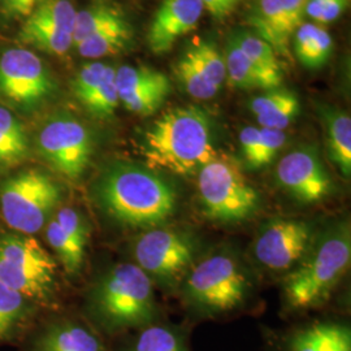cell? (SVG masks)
<instances>
[{
  "label": "cell",
  "mask_w": 351,
  "mask_h": 351,
  "mask_svg": "<svg viewBox=\"0 0 351 351\" xmlns=\"http://www.w3.org/2000/svg\"><path fill=\"white\" fill-rule=\"evenodd\" d=\"M202 211L220 224L247 221L259 210L261 197L237 164L216 158L197 172Z\"/></svg>",
  "instance_id": "cell-7"
},
{
  "label": "cell",
  "mask_w": 351,
  "mask_h": 351,
  "mask_svg": "<svg viewBox=\"0 0 351 351\" xmlns=\"http://www.w3.org/2000/svg\"><path fill=\"white\" fill-rule=\"evenodd\" d=\"M226 77L233 86L239 88H264L272 90L274 86L268 78L251 63L250 59L242 52L239 45L232 39L226 46Z\"/></svg>",
  "instance_id": "cell-27"
},
{
  "label": "cell",
  "mask_w": 351,
  "mask_h": 351,
  "mask_svg": "<svg viewBox=\"0 0 351 351\" xmlns=\"http://www.w3.org/2000/svg\"><path fill=\"white\" fill-rule=\"evenodd\" d=\"M116 86L120 103L142 117L158 112L172 93L169 78L146 65L116 69Z\"/></svg>",
  "instance_id": "cell-14"
},
{
  "label": "cell",
  "mask_w": 351,
  "mask_h": 351,
  "mask_svg": "<svg viewBox=\"0 0 351 351\" xmlns=\"http://www.w3.org/2000/svg\"><path fill=\"white\" fill-rule=\"evenodd\" d=\"M37 351H104L101 339L88 328L62 323L50 328L38 341Z\"/></svg>",
  "instance_id": "cell-23"
},
{
  "label": "cell",
  "mask_w": 351,
  "mask_h": 351,
  "mask_svg": "<svg viewBox=\"0 0 351 351\" xmlns=\"http://www.w3.org/2000/svg\"><path fill=\"white\" fill-rule=\"evenodd\" d=\"M308 0H256L249 16L255 36L265 40L276 53L288 55L289 45L303 24Z\"/></svg>",
  "instance_id": "cell-15"
},
{
  "label": "cell",
  "mask_w": 351,
  "mask_h": 351,
  "mask_svg": "<svg viewBox=\"0 0 351 351\" xmlns=\"http://www.w3.org/2000/svg\"><path fill=\"white\" fill-rule=\"evenodd\" d=\"M348 4H349V0H329L324 11L322 13L319 24L326 25L339 20V16L346 11Z\"/></svg>",
  "instance_id": "cell-38"
},
{
  "label": "cell",
  "mask_w": 351,
  "mask_h": 351,
  "mask_svg": "<svg viewBox=\"0 0 351 351\" xmlns=\"http://www.w3.org/2000/svg\"><path fill=\"white\" fill-rule=\"evenodd\" d=\"M17 38L25 46L55 56L65 55L73 46L72 34L30 19H26L24 21Z\"/></svg>",
  "instance_id": "cell-26"
},
{
  "label": "cell",
  "mask_w": 351,
  "mask_h": 351,
  "mask_svg": "<svg viewBox=\"0 0 351 351\" xmlns=\"http://www.w3.org/2000/svg\"><path fill=\"white\" fill-rule=\"evenodd\" d=\"M133 30L129 21L124 19L112 25L106 26L93 36L80 42L75 49L82 58L101 59L125 50L132 42Z\"/></svg>",
  "instance_id": "cell-24"
},
{
  "label": "cell",
  "mask_w": 351,
  "mask_h": 351,
  "mask_svg": "<svg viewBox=\"0 0 351 351\" xmlns=\"http://www.w3.org/2000/svg\"><path fill=\"white\" fill-rule=\"evenodd\" d=\"M42 0H0V11L7 19H27Z\"/></svg>",
  "instance_id": "cell-37"
},
{
  "label": "cell",
  "mask_w": 351,
  "mask_h": 351,
  "mask_svg": "<svg viewBox=\"0 0 351 351\" xmlns=\"http://www.w3.org/2000/svg\"><path fill=\"white\" fill-rule=\"evenodd\" d=\"M64 189L47 172L26 168L0 181V213L14 232L33 236L60 208Z\"/></svg>",
  "instance_id": "cell-5"
},
{
  "label": "cell",
  "mask_w": 351,
  "mask_h": 351,
  "mask_svg": "<svg viewBox=\"0 0 351 351\" xmlns=\"http://www.w3.org/2000/svg\"><path fill=\"white\" fill-rule=\"evenodd\" d=\"M88 308L113 330L149 323L156 311L151 277L137 264L113 265L88 291Z\"/></svg>",
  "instance_id": "cell-3"
},
{
  "label": "cell",
  "mask_w": 351,
  "mask_h": 351,
  "mask_svg": "<svg viewBox=\"0 0 351 351\" xmlns=\"http://www.w3.org/2000/svg\"><path fill=\"white\" fill-rule=\"evenodd\" d=\"M185 56L211 85L220 88L226 78V59L211 40H201Z\"/></svg>",
  "instance_id": "cell-30"
},
{
  "label": "cell",
  "mask_w": 351,
  "mask_h": 351,
  "mask_svg": "<svg viewBox=\"0 0 351 351\" xmlns=\"http://www.w3.org/2000/svg\"><path fill=\"white\" fill-rule=\"evenodd\" d=\"M94 201L108 219L125 228L150 229L177 210V191L155 169L139 164H108L93 186Z\"/></svg>",
  "instance_id": "cell-1"
},
{
  "label": "cell",
  "mask_w": 351,
  "mask_h": 351,
  "mask_svg": "<svg viewBox=\"0 0 351 351\" xmlns=\"http://www.w3.org/2000/svg\"><path fill=\"white\" fill-rule=\"evenodd\" d=\"M33 302L0 282V341L10 339L33 313Z\"/></svg>",
  "instance_id": "cell-28"
},
{
  "label": "cell",
  "mask_w": 351,
  "mask_h": 351,
  "mask_svg": "<svg viewBox=\"0 0 351 351\" xmlns=\"http://www.w3.org/2000/svg\"><path fill=\"white\" fill-rule=\"evenodd\" d=\"M290 351H351L350 328L339 323H315L295 332Z\"/></svg>",
  "instance_id": "cell-21"
},
{
  "label": "cell",
  "mask_w": 351,
  "mask_h": 351,
  "mask_svg": "<svg viewBox=\"0 0 351 351\" xmlns=\"http://www.w3.org/2000/svg\"><path fill=\"white\" fill-rule=\"evenodd\" d=\"M30 156V139L25 126L10 108L0 106V175L25 163Z\"/></svg>",
  "instance_id": "cell-19"
},
{
  "label": "cell",
  "mask_w": 351,
  "mask_h": 351,
  "mask_svg": "<svg viewBox=\"0 0 351 351\" xmlns=\"http://www.w3.org/2000/svg\"><path fill=\"white\" fill-rule=\"evenodd\" d=\"M119 104L120 101L116 86V69L108 65L101 82L88 95V99L82 103V106L93 117L108 120L114 114Z\"/></svg>",
  "instance_id": "cell-32"
},
{
  "label": "cell",
  "mask_w": 351,
  "mask_h": 351,
  "mask_svg": "<svg viewBox=\"0 0 351 351\" xmlns=\"http://www.w3.org/2000/svg\"><path fill=\"white\" fill-rule=\"evenodd\" d=\"M107 66L108 65L101 62L88 63L84 65L75 75L72 82V90L75 98L81 104L88 99V95L98 86V84L101 82L103 75L106 73Z\"/></svg>",
  "instance_id": "cell-36"
},
{
  "label": "cell",
  "mask_w": 351,
  "mask_h": 351,
  "mask_svg": "<svg viewBox=\"0 0 351 351\" xmlns=\"http://www.w3.org/2000/svg\"><path fill=\"white\" fill-rule=\"evenodd\" d=\"M313 226L301 219L275 217L258 232L254 242L256 261L271 271H289L313 247Z\"/></svg>",
  "instance_id": "cell-12"
},
{
  "label": "cell",
  "mask_w": 351,
  "mask_h": 351,
  "mask_svg": "<svg viewBox=\"0 0 351 351\" xmlns=\"http://www.w3.org/2000/svg\"><path fill=\"white\" fill-rule=\"evenodd\" d=\"M276 180L294 201L303 204L324 201L335 189L317 151L313 147H301L287 154L277 164Z\"/></svg>",
  "instance_id": "cell-13"
},
{
  "label": "cell",
  "mask_w": 351,
  "mask_h": 351,
  "mask_svg": "<svg viewBox=\"0 0 351 351\" xmlns=\"http://www.w3.org/2000/svg\"><path fill=\"white\" fill-rule=\"evenodd\" d=\"M0 282L33 303H50L58 293V264L32 236L0 233Z\"/></svg>",
  "instance_id": "cell-6"
},
{
  "label": "cell",
  "mask_w": 351,
  "mask_h": 351,
  "mask_svg": "<svg viewBox=\"0 0 351 351\" xmlns=\"http://www.w3.org/2000/svg\"><path fill=\"white\" fill-rule=\"evenodd\" d=\"M298 97L288 88H272L250 101L261 128L285 130L300 114Z\"/></svg>",
  "instance_id": "cell-18"
},
{
  "label": "cell",
  "mask_w": 351,
  "mask_h": 351,
  "mask_svg": "<svg viewBox=\"0 0 351 351\" xmlns=\"http://www.w3.org/2000/svg\"><path fill=\"white\" fill-rule=\"evenodd\" d=\"M58 85L43 60L25 47L0 53V103L16 112H34L56 94Z\"/></svg>",
  "instance_id": "cell-9"
},
{
  "label": "cell",
  "mask_w": 351,
  "mask_h": 351,
  "mask_svg": "<svg viewBox=\"0 0 351 351\" xmlns=\"http://www.w3.org/2000/svg\"><path fill=\"white\" fill-rule=\"evenodd\" d=\"M328 1L329 0H308L307 5H306V16H308L310 19L319 23Z\"/></svg>",
  "instance_id": "cell-40"
},
{
  "label": "cell",
  "mask_w": 351,
  "mask_h": 351,
  "mask_svg": "<svg viewBox=\"0 0 351 351\" xmlns=\"http://www.w3.org/2000/svg\"><path fill=\"white\" fill-rule=\"evenodd\" d=\"M139 150L151 169L197 173L217 158L213 120L195 106L167 110L143 132Z\"/></svg>",
  "instance_id": "cell-2"
},
{
  "label": "cell",
  "mask_w": 351,
  "mask_h": 351,
  "mask_svg": "<svg viewBox=\"0 0 351 351\" xmlns=\"http://www.w3.org/2000/svg\"><path fill=\"white\" fill-rule=\"evenodd\" d=\"M285 130L246 126L239 133V146L245 164L256 171L271 163L287 143Z\"/></svg>",
  "instance_id": "cell-20"
},
{
  "label": "cell",
  "mask_w": 351,
  "mask_h": 351,
  "mask_svg": "<svg viewBox=\"0 0 351 351\" xmlns=\"http://www.w3.org/2000/svg\"><path fill=\"white\" fill-rule=\"evenodd\" d=\"M234 42L250 59L251 63L268 78L274 88H278L282 81V72L274 49L255 34H241L239 37L234 38Z\"/></svg>",
  "instance_id": "cell-29"
},
{
  "label": "cell",
  "mask_w": 351,
  "mask_h": 351,
  "mask_svg": "<svg viewBox=\"0 0 351 351\" xmlns=\"http://www.w3.org/2000/svg\"><path fill=\"white\" fill-rule=\"evenodd\" d=\"M133 255L137 265L149 276L172 284L193 264L195 246L182 232L155 226L134 241Z\"/></svg>",
  "instance_id": "cell-11"
},
{
  "label": "cell",
  "mask_w": 351,
  "mask_h": 351,
  "mask_svg": "<svg viewBox=\"0 0 351 351\" xmlns=\"http://www.w3.org/2000/svg\"><path fill=\"white\" fill-rule=\"evenodd\" d=\"M46 239L66 274L78 275L85 263L90 241L86 217L75 207H60L45 226Z\"/></svg>",
  "instance_id": "cell-16"
},
{
  "label": "cell",
  "mask_w": 351,
  "mask_h": 351,
  "mask_svg": "<svg viewBox=\"0 0 351 351\" xmlns=\"http://www.w3.org/2000/svg\"><path fill=\"white\" fill-rule=\"evenodd\" d=\"M201 0H163L147 32V43L156 55L172 50L176 42L193 32L201 21Z\"/></svg>",
  "instance_id": "cell-17"
},
{
  "label": "cell",
  "mask_w": 351,
  "mask_h": 351,
  "mask_svg": "<svg viewBox=\"0 0 351 351\" xmlns=\"http://www.w3.org/2000/svg\"><path fill=\"white\" fill-rule=\"evenodd\" d=\"M322 116L326 126L329 158L343 177L351 173V119L343 111L324 108Z\"/></svg>",
  "instance_id": "cell-22"
},
{
  "label": "cell",
  "mask_w": 351,
  "mask_h": 351,
  "mask_svg": "<svg viewBox=\"0 0 351 351\" xmlns=\"http://www.w3.org/2000/svg\"><path fill=\"white\" fill-rule=\"evenodd\" d=\"M34 145L56 173L75 182L86 173L95 150L90 129L68 112L49 116L38 128Z\"/></svg>",
  "instance_id": "cell-8"
},
{
  "label": "cell",
  "mask_w": 351,
  "mask_h": 351,
  "mask_svg": "<svg viewBox=\"0 0 351 351\" xmlns=\"http://www.w3.org/2000/svg\"><path fill=\"white\" fill-rule=\"evenodd\" d=\"M332 49V37L322 26L303 23L294 34L295 55L308 69L322 68L328 62Z\"/></svg>",
  "instance_id": "cell-25"
},
{
  "label": "cell",
  "mask_w": 351,
  "mask_h": 351,
  "mask_svg": "<svg viewBox=\"0 0 351 351\" xmlns=\"http://www.w3.org/2000/svg\"><path fill=\"white\" fill-rule=\"evenodd\" d=\"M77 11L69 0H42L27 19L73 34Z\"/></svg>",
  "instance_id": "cell-33"
},
{
  "label": "cell",
  "mask_w": 351,
  "mask_h": 351,
  "mask_svg": "<svg viewBox=\"0 0 351 351\" xmlns=\"http://www.w3.org/2000/svg\"><path fill=\"white\" fill-rule=\"evenodd\" d=\"M226 1H228V3H229V5L233 8L239 0H226Z\"/></svg>",
  "instance_id": "cell-41"
},
{
  "label": "cell",
  "mask_w": 351,
  "mask_h": 351,
  "mask_svg": "<svg viewBox=\"0 0 351 351\" xmlns=\"http://www.w3.org/2000/svg\"><path fill=\"white\" fill-rule=\"evenodd\" d=\"M247 280L236 259L213 254L193 267L184 291L189 301L207 311H229L241 306L247 294Z\"/></svg>",
  "instance_id": "cell-10"
},
{
  "label": "cell",
  "mask_w": 351,
  "mask_h": 351,
  "mask_svg": "<svg viewBox=\"0 0 351 351\" xmlns=\"http://www.w3.org/2000/svg\"><path fill=\"white\" fill-rule=\"evenodd\" d=\"M176 75L189 95L197 101H208L213 98L219 88L211 85L197 68L184 55L176 65Z\"/></svg>",
  "instance_id": "cell-34"
},
{
  "label": "cell",
  "mask_w": 351,
  "mask_h": 351,
  "mask_svg": "<svg viewBox=\"0 0 351 351\" xmlns=\"http://www.w3.org/2000/svg\"><path fill=\"white\" fill-rule=\"evenodd\" d=\"M123 12L111 5H93L84 11L77 12L75 29H73V46H77L84 39L93 36L106 26L112 25L117 21L124 20Z\"/></svg>",
  "instance_id": "cell-31"
},
{
  "label": "cell",
  "mask_w": 351,
  "mask_h": 351,
  "mask_svg": "<svg viewBox=\"0 0 351 351\" xmlns=\"http://www.w3.org/2000/svg\"><path fill=\"white\" fill-rule=\"evenodd\" d=\"M133 351H186L182 341L168 328L149 326L139 336Z\"/></svg>",
  "instance_id": "cell-35"
},
{
  "label": "cell",
  "mask_w": 351,
  "mask_h": 351,
  "mask_svg": "<svg viewBox=\"0 0 351 351\" xmlns=\"http://www.w3.org/2000/svg\"><path fill=\"white\" fill-rule=\"evenodd\" d=\"M204 10L213 13L215 17H224L230 12L233 8L229 5L226 0H201Z\"/></svg>",
  "instance_id": "cell-39"
},
{
  "label": "cell",
  "mask_w": 351,
  "mask_h": 351,
  "mask_svg": "<svg viewBox=\"0 0 351 351\" xmlns=\"http://www.w3.org/2000/svg\"><path fill=\"white\" fill-rule=\"evenodd\" d=\"M351 237L349 223H342L310 249L284 280V293L294 308H308L328 300L349 268Z\"/></svg>",
  "instance_id": "cell-4"
}]
</instances>
